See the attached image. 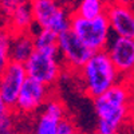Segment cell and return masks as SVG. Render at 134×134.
I'll return each instance as SVG.
<instances>
[{
    "mask_svg": "<svg viewBox=\"0 0 134 134\" xmlns=\"http://www.w3.org/2000/svg\"><path fill=\"white\" fill-rule=\"evenodd\" d=\"M133 90V85L122 79L102 95L94 98V109L98 119L97 131L99 134H115L126 125Z\"/></svg>",
    "mask_w": 134,
    "mask_h": 134,
    "instance_id": "6da1fadb",
    "label": "cell"
},
{
    "mask_svg": "<svg viewBox=\"0 0 134 134\" xmlns=\"http://www.w3.org/2000/svg\"><path fill=\"white\" fill-rule=\"evenodd\" d=\"M78 72L81 75L86 95L93 99L124 79L106 50L95 51Z\"/></svg>",
    "mask_w": 134,
    "mask_h": 134,
    "instance_id": "7a4b0ae2",
    "label": "cell"
},
{
    "mask_svg": "<svg viewBox=\"0 0 134 134\" xmlns=\"http://www.w3.org/2000/svg\"><path fill=\"white\" fill-rule=\"evenodd\" d=\"M24 66L28 76L50 87H52L59 81L64 67L60 59L58 44L43 48H35Z\"/></svg>",
    "mask_w": 134,
    "mask_h": 134,
    "instance_id": "3957f363",
    "label": "cell"
},
{
    "mask_svg": "<svg viewBox=\"0 0 134 134\" xmlns=\"http://www.w3.org/2000/svg\"><path fill=\"white\" fill-rule=\"evenodd\" d=\"M71 30L94 52L106 50L111 35L110 21L106 14L87 19L75 12H71Z\"/></svg>",
    "mask_w": 134,
    "mask_h": 134,
    "instance_id": "277c9868",
    "label": "cell"
},
{
    "mask_svg": "<svg viewBox=\"0 0 134 134\" xmlns=\"http://www.w3.org/2000/svg\"><path fill=\"white\" fill-rule=\"evenodd\" d=\"M38 28H48L58 34L71 28V14L58 0H30Z\"/></svg>",
    "mask_w": 134,
    "mask_h": 134,
    "instance_id": "5b68a950",
    "label": "cell"
},
{
    "mask_svg": "<svg viewBox=\"0 0 134 134\" xmlns=\"http://www.w3.org/2000/svg\"><path fill=\"white\" fill-rule=\"evenodd\" d=\"M58 48L64 69L75 72L79 71L94 54V51L88 48L71 28L59 34Z\"/></svg>",
    "mask_w": 134,
    "mask_h": 134,
    "instance_id": "8992f818",
    "label": "cell"
},
{
    "mask_svg": "<svg viewBox=\"0 0 134 134\" xmlns=\"http://www.w3.org/2000/svg\"><path fill=\"white\" fill-rule=\"evenodd\" d=\"M51 87L31 76H27L23 87L19 93L15 113L21 115L35 114L51 98Z\"/></svg>",
    "mask_w": 134,
    "mask_h": 134,
    "instance_id": "52a82bcc",
    "label": "cell"
},
{
    "mask_svg": "<svg viewBox=\"0 0 134 134\" xmlns=\"http://www.w3.org/2000/svg\"><path fill=\"white\" fill-rule=\"evenodd\" d=\"M27 70L24 63H19L15 60H11L3 74L0 75V94L5 103L15 110L19 93L23 87V83L27 79Z\"/></svg>",
    "mask_w": 134,
    "mask_h": 134,
    "instance_id": "ba28073f",
    "label": "cell"
},
{
    "mask_svg": "<svg viewBox=\"0 0 134 134\" xmlns=\"http://www.w3.org/2000/svg\"><path fill=\"white\" fill-rule=\"evenodd\" d=\"M106 51L122 78L127 81L134 69V39L114 35V38H110Z\"/></svg>",
    "mask_w": 134,
    "mask_h": 134,
    "instance_id": "9c48e42d",
    "label": "cell"
},
{
    "mask_svg": "<svg viewBox=\"0 0 134 134\" xmlns=\"http://www.w3.org/2000/svg\"><path fill=\"white\" fill-rule=\"evenodd\" d=\"M66 117V106L57 97H51L42 107L35 121L34 131L38 134H57L59 122Z\"/></svg>",
    "mask_w": 134,
    "mask_h": 134,
    "instance_id": "30bf717a",
    "label": "cell"
},
{
    "mask_svg": "<svg viewBox=\"0 0 134 134\" xmlns=\"http://www.w3.org/2000/svg\"><path fill=\"white\" fill-rule=\"evenodd\" d=\"M106 15L114 35L134 39V7L110 2Z\"/></svg>",
    "mask_w": 134,
    "mask_h": 134,
    "instance_id": "8fae6325",
    "label": "cell"
},
{
    "mask_svg": "<svg viewBox=\"0 0 134 134\" xmlns=\"http://www.w3.org/2000/svg\"><path fill=\"white\" fill-rule=\"evenodd\" d=\"M35 40L32 32L12 34L9 42V58L19 63H26L35 51Z\"/></svg>",
    "mask_w": 134,
    "mask_h": 134,
    "instance_id": "7c38bea8",
    "label": "cell"
},
{
    "mask_svg": "<svg viewBox=\"0 0 134 134\" xmlns=\"http://www.w3.org/2000/svg\"><path fill=\"white\" fill-rule=\"evenodd\" d=\"M34 26L36 24L30 3L16 8L8 18H5V30L11 35L20 32H31Z\"/></svg>",
    "mask_w": 134,
    "mask_h": 134,
    "instance_id": "4fadbf2b",
    "label": "cell"
},
{
    "mask_svg": "<svg viewBox=\"0 0 134 134\" xmlns=\"http://www.w3.org/2000/svg\"><path fill=\"white\" fill-rule=\"evenodd\" d=\"M110 0H79L74 12L82 18L93 19L106 14Z\"/></svg>",
    "mask_w": 134,
    "mask_h": 134,
    "instance_id": "5bb4252c",
    "label": "cell"
},
{
    "mask_svg": "<svg viewBox=\"0 0 134 134\" xmlns=\"http://www.w3.org/2000/svg\"><path fill=\"white\" fill-rule=\"evenodd\" d=\"M58 36L59 34L48 28H39L38 32H34V40H35V47L43 48L48 46H55L58 44Z\"/></svg>",
    "mask_w": 134,
    "mask_h": 134,
    "instance_id": "9a60e30c",
    "label": "cell"
},
{
    "mask_svg": "<svg viewBox=\"0 0 134 134\" xmlns=\"http://www.w3.org/2000/svg\"><path fill=\"white\" fill-rule=\"evenodd\" d=\"M9 42H11V34L5 30L4 34L0 38V75L5 70L7 64L11 62L9 58Z\"/></svg>",
    "mask_w": 134,
    "mask_h": 134,
    "instance_id": "2e32d148",
    "label": "cell"
},
{
    "mask_svg": "<svg viewBox=\"0 0 134 134\" xmlns=\"http://www.w3.org/2000/svg\"><path fill=\"white\" fill-rule=\"evenodd\" d=\"M28 3L30 0H0V18H8L16 8Z\"/></svg>",
    "mask_w": 134,
    "mask_h": 134,
    "instance_id": "e0dca14e",
    "label": "cell"
},
{
    "mask_svg": "<svg viewBox=\"0 0 134 134\" xmlns=\"http://www.w3.org/2000/svg\"><path fill=\"white\" fill-rule=\"evenodd\" d=\"M76 131H78V129H76L75 122H74L71 118H69V117L66 115V117L59 122L57 134H75Z\"/></svg>",
    "mask_w": 134,
    "mask_h": 134,
    "instance_id": "ac0fdd59",
    "label": "cell"
},
{
    "mask_svg": "<svg viewBox=\"0 0 134 134\" xmlns=\"http://www.w3.org/2000/svg\"><path fill=\"white\" fill-rule=\"evenodd\" d=\"M14 113H15V110H12L5 103V100L3 99L2 94H0V122H3L4 119L9 118L11 115H14Z\"/></svg>",
    "mask_w": 134,
    "mask_h": 134,
    "instance_id": "d6986e66",
    "label": "cell"
},
{
    "mask_svg": "<svg viewBox=\"0 0 134 134\" xmlns=\"http://www.w3.org/2000/svg\"><path fill=\"white\" fill-rule=\"evenodd\" d=\"M129 119L134 125V90H133V95H131L130 103H129Z\"/></svg>",
    "mask_w": 134,
    "mask_h": 134,
    "instance_id": "ffe728a7",
    "label": "cell"
},
{
    "mask_svg": "<svg viewBox=\"0 0 134 134\" xmlns=\"http://www.w3.org/2000/svg\"><path fill=\"white\" fill-rule=\"evenodd\" d=\"M110 2H115V3H119V4H125V5L134 7V0H110Z\"/></svg>",
    "mask_w": 134,
    "mask_h": 134,
    "instance_id": "44dd1931",
    "label": "cell"
},
{
    "mask_svg": "<svg viewBox=\"0 0 134 134\" xmlns=\"http://www.w3.org/2000/svg\"><path fill=\"white\" fill-rule=\"evenodd\" d=\"M127 81L133 85V87H134V69L131 70V72H130V75H129V78H127Z\"/></svg>",
    "mask_w": 134,
    "mask_h": 134,
    "instance_id": "7402d4cb",
    "label": "cell"
},
{
    "mask_svg": "<svg viewBox=\"0 0 134 134\" xmlns=\"http://www.w3.org/2000/svg\"><path fill=\"white\" fill-rule=\"evenodd\" d=\"M4 31H5V30H3L2 27H0V38H2V35H3V34H4Z\"/></svg>",
    "mask_w": 134,
    "mask_h": 134,
    "instance_id": "603a6c76",
    "label": "cell"
}]
</instances>
